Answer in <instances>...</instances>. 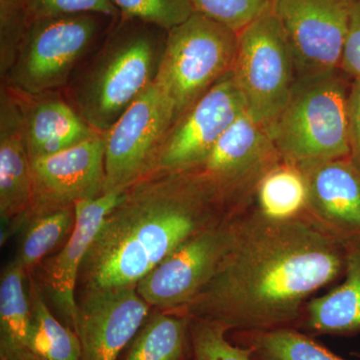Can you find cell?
I'll return each mask as SVG.
<instances>
[{
    "mask_svg": "<svg viewBox=\"0 0 360 360\" xmlns=\"http://www.w3.org/2000/svg\"><path fill=\"white\" fill-rule=\"evenodd\" d=\"M18 94L30 161L56 155L103 134L87 124L60 91L37 96Z\"/></svg>",
    "mask_w": 360,
    "mask_h": 360,
    "instance_id": "cell-18",
    "label": "cell"
},
{
    "mask_svg": "<svg viewBox=\"0 0 360 360\" xmlns=\"http://www.w3.org/2000/svg\"><path fill=\"white\" fill-rule=\"evenodd\" d=\"M32 272L28 274V295L32 309L30 350L35 360H82V345L77 333L52 314L44 290Z\"/></svg>",
    "mask_w": 360,
    "mask_h": 360,
    "instance_id": "cell-21",
    "label": "cell"
},
{
    "mask_svg": "<svg viewBox=\"0 0 360 360\" xmlns=\"http://www.w3.org/2000/svg\"><path fill=\"white\" fill-rule=\"evenodd\" d=\"M75 219V207H68L28 219L20 232V245L14 262L27 274L32 272L51 251L70 238Z\"/></svg>",
    "mask_w": 360,
    "mask_h": 360,
    "instance_id": "cell-24",
    "label": "cell"
},
{
    "mask_svg": "<svg viewBox=\"0 0 360 360\" xmlns=\"http://www.w3.org/2000/svg\"><path fill=\"white\" fill-rule=\"evenodd\" d=\"M150 309L136 286L82 291L75 326L82 360H117Z\"/></svg>",
    "mask_w": 360,
    "mask_h": 360,
    "instance_id": "cell-14",
    "label": "cell"
},
{
    "mask_svg": "<svg viewBox=\"0 0 360 360\" xmlns=\"http://www.w3.org/2000/svg\"><path fill=\"white\" fill-rule=\"evenodd\" d=\"M105 18L82 13L32 21L2 82L28 96L65 89L78 66L91 53Z\"/></svg>",
    "mask_w": 360,
    "mask_h": 360,
    "instance_id": "cell-6",
    "label": "cell"
},
{
    "mask_svg": "<svg viewBox=\"0 0 360 360\" xmlns=\"http://www.w3.org/2000/svg\"><path fill=\"white\" fill-rule=\"evenodd\" d=\"M269 132L245 112L198 167L234 212L252 205L262 179L283 162Z\"/></svg>",
    "mask_w": 360,
    "mask_h": 360,
    "instance_id": "cell-9",
    "label": "cell"
},
{
    "mask_svg": "<svg viewBox=\"0 0 360 360\" xmlns=\"http://www.w3.org/2000/svg\"><path fill=\"white\" fill-rule=\"evenodd\" d=\"M0 360H1V359H0Z\"/></svg>",
    "mask_w": 360,
    "mask_h": 360,
    "instance_id": "cell-34",
    "label": "cell"
},
{
    "mask_svg": "<svg viewBox=\"0 0 360 360\" xmlns=\"http://www.w3.org/2000/svg\"><path fill=\"white\" fill-rule=\"evenodd\" d=\"M354 0H272L297 78L340 68Z\"/></svg>",
    "mask_w": 360,
    "mask_h": 360,
    "instance_id": "cell-10",
    "label": "cell"
},
{
    "mask_svg": "<svg viewBox=\"0 0 360 360\" xmlns=\"http://www.w3.org/2000/svg\"><path fill=\"white\" fill-rule=\"evenodd\" d=\"M123 20H136L169 32L194 13L189 0H111Z\"/></svg>",
    "mask_w": 360,
    "mask_h": 360,
    "instance_id": "cell-26",
    "label": "cell"
},
{
    "mask_svg": "<svg viewBox=\"0 0 360 360\" xmlns=\"http://www.w3.org/2000/svg\"><path fill=\"white\" fill-rule=\"evenodd\" d=\"M194 13L202 14L238 33L252 22L272 0H189Z\"/></svg>",
    "mask_w": 360,
    "mask_h": 360,
    "instance_id": "cell-28",
    "label": "cell"
},
{
    "mask_svg": "<svg viewBox=\"0 0 360 360\" xmlns=\"http://www.w3.org/2000/svg\"><path fill=\"white\" fill-rule=\"evenodd\" d=\"M189 328L186 315L158 310L148 315L124 360H186Z\"/></svg>",
    "mask_w": 360,
    "mask_h": 360,
    "instance_id": "cell-22",
    "label": "cell"
},
{
    "mask_svg": "<svg viewBox=\"0 0 360 360\" xmlns=\"http://www.w3.org/2000/svg\"><path fill=\"white\" fill-rule=\"evenodd\" d=\"M245 112V99L232 71H229L167 132L155 170H184L198 167L207 158L221 135Z\"/></svg>",
    "mask_w": 360,
    "mask_h": 360,
    "instance_id": "cell-13",
    "label": "cell"
},
{
    "mask_svg": "<svg viewBox=\"0 0 360 360\" xmlns=\"http://www.w3.org/2000/svg\"><path fill=\"white\" fill-rule=\"evenodd\" d=\"M307 186L300 168L283 161L258 184L255 205L266 217L290 219L307 210Z\"/></svg>",
    "mask_w": 360,
    "mask_h": 360,
    "instance_id": "cell-23",
    "label": "cell"
},
{
    "mask_svg": "<svg viewBox=\"0 0 360 360\" xmlns=\"http://www.w3.org/2000/svg\"><path fill=\"white\" fill-rule=\"evenodd\" d=\"M116 28L78 66L63 89L77 115L105 134L155 82L165 51L156 26L141 22Z\"/></svg>",
    "mask_w": 360,
    "mask_h": 360,
    "instance_id": "cell-3",
    "label": "cell"
},
{
    "mask_svg": "<svg viewBox=\"0 0 360 360\" xmlns=\"http://www.w3.org/2000/svg\"><path fill=\"white\" fill-rule=\"evenodd\" d=\"M189 329L194 360H255L251 347L232 345L220 324L191 319Z\"/></svg>",
    "mask_w": 360,
    "mask_h": 360,
    "instance_id": "cell-27",
    "label": "cell"
},
{
    "mask_svg": "<svg viewBox=\"0 0 360 360\" xmlns=\"http://www.w3.org/2000/svg\"><path fill=\"white\" fill-rule=\"evenodd\" d=\"M174 113L155 82L137 97L105 134L103 193L125 191L155 172Z\"/></svg>",
    "mask_w": 360,
    "mask_h": 360,
    "instance_id": "cell-8",
    "label": "cell"
},
{
    "mask_svg": "<svg viewBox=\"0 0 360 360\" xmlns=\"http://www.w3.org/2000/svg\"><path fill=\"white\" fill-rule=\"evenodd\" d=\"M345 264V240L307 212L274 219L252 203L234 217L210 281L176 314L245 333L293 328L312 296L342 279Z\"/></svg>",
    "mask_w": 360,
    "mask_h": 360,
    "instance_id": "cell-1",
    "label": "cell"
},
{
    "mask_svg": "<svg viewBox=\"0 0 360 360\" xmlns=\"http://www.w3.org/2000/svg\"><path fill=\"white\" fill-rule=\"evenodd\" d=\"M352 82L340 70L297 78L290 101L266 130L283 161L302 170L350 158Z\"/></svg>",
    "mask_w": 360,
    "mask_h": 360,
    "instance_id": "cell-4",
    "label": "cell"
},
{
    "mask_svg": "<svg viewBox=\"0 0 360 360\" xmlns=\"http://www.w3.org/2000/svg\"><path fill=\"white\" fill-rule=\"evenodd\" d=\"M32 200V161L26 146L22 106L18 92L4 84L0 89L1 245L20 232Z\"/></svg>",
    "mask_w": 360,
    "mask_h": 360,
    "instance_id": "cell-16",
    "label": "cell"
},
{
    "mask_svg": "<svg viewBox=\"0 0 360 360\" xmlns=\"http://www.w3.org/2000/svg\"><path fill=\"white\" fill-rule=\"evenodd\" d=\"M245 335L255 360H345L297 329L281 328Z\"/></svg>",
    "mask_w": 360,
    "mask_h": 360,
    "instance_id": "cell-25",
    "label": "cell"
},
{
    "mask_svg": "<svg viewBox=\"0 0 360 360\" xmlns=\"http://www.w3.org/2000/svg\"><path fill=\"white\" fill-rule=\"evenodd\" d=\"M28 25V0H0V73L13 65Z\"/></svg>",
    "mask_w": 360,
    "mask_h": 360,
    "instance_id": "cell-29",
    "label": "cell"
},
{
    "mask_svg": "<svg viewBox=\"0 0 360 360\" xmlns=\"http://www.w3.org/2000/svg\"><path fill=\"white\" fill-rule=\"evenodd\" d=\"M127 191V189H125ZM125 191L105 193L75 205V225L60 251L45 258L34 274L45 297L53 305L66 326L75 331L77 302L75 290L80 269L90 246L96 239L104 219L124 195Z\"/></svg>",
    "mask_w": 360,
    "mask_h": 360,
    "instance_id": "cell-15",
    "label": "cell"
},
{
    "mask_svg": "<svg viewBox=\"0 0 360 360\" xmlns=\"http://www.w3.org/2000/svg\"><path fill=\"white\" fill-rule=\"evenodd\" d=\"M105 134L32 161V200L20 225L44 213L98 198L105 184ZM18 232V233H20Z\"/></svg>",
    "mask_w": 360,
    "mask_h": 360,
    "instance_id": "cell-12",
    "label": "cell"
},
{
    "mask_svg": "<svg viewBox=\"0 0 360 360\" xmlns=\"http://www.w3.org/2000/svg\"><path fill=\"white\" fill-rule=\"evenodd\" d=\"M236 214L187 241L139 281L137 292L149 307L176 312L195 297L231 245Z\"/></svg>",
    "mask_w": 360,
    "mask_h": 360,
    "instance_id": "cell-11",
    "label": "cell"
},
{
    "mask_svg": "<svg viewBox=\"0 0 360 360\" xmlns=\"http://www.w3.org/2000/svg\"><path fill=\"white\" fill-rule=\"evenodd\" d=\"M352 356L355 357V359L360 360V352H352Z\"/></svg>",
    "mask_w": 360,
    "mask_h": 360,
    "instance_id": "cell-33",
    "label": "cell"
},
{
    "mask_svg": "<svg viewBox=\"0 0 360 360\" xmlns=\"http://www.w3.org/2000/svg\"><path fill=\"white\" fill-rule=\"evenodd\" d=\"M94 13L115 18L120 15L111 0H28V23L70 14Z\"/></svg>",
    "mask_w": 360,
    "mask_h": 360,
    "instance_id": "cell-30",
    "label": "cell"
},
{
    "mask_svg": "<svg viewBox=\"0 0 360 360\" xmlns=\"http://www.w3.org/2000/svg\"><path fill=\"white\" fill-rule=\"evenodd\" d=\"M350 158L360 169V79H352L348 96Z\"/></svg>",
    "mask_w": 360,
    "mask_h": 360,
    "instance_id": "cell-32",
    "label": "cell"
},
{
    "mask_svg": "<svg viewBox=\"0 0 360 360\" xmlns=\"http://www.w3.org/2000/svg\"><path fill=\"white\" fill-rule=\"evenodd\" d=\"M28 274L14 260L0 278V359L35 360L30 350Z\"/></svg>",
    "mask_w": 360,
    "mask_h": 360,
    "instance_id": "cell-20",
    "label": "cell"
},
{
    "mask_svg": "<svg viewBox=\"0 0 360 360\" xmlns=\"http://www.w3.org/2000/svg\"><path fill=\"white\" fill-rule=\"evenodd\" d=\"M347 264L341 283L311 298L303 310L302 326L314 335L360 333V236L345 240Z\"/></svg>",
    "mask_w": 360,
    "mask_h": 360,
    "instance_id": "cell-19",
    "label": "cell"
},
{
    "mask_svg": "<svg viewBox=\"0 0 360 360\" xmlns=\"http://www.w3.org/2000/svg\"><path fill=\"white\" fill-rule=\"evenodd\" d=\"M236 213L198 168L155 170L104 219L82 265L80 288L136 286L180 246Z\"/></svg>",
    "mask_w": 360,
    "mask_h": 360,
    "instance_id": "cell-2",
    "label": "cell"
},
{
    "mask_svg": "<svg viewBox=\"0 0 360 360\" xmlns=\"http://www.w3.org/2000/svg\"><path fill=\"white\" fill-rule=\"evenodd\" d=\"M238 45V32L198 13L167 32L155 82L174 123L231 71Z\"/></svg>",
    "mask_w": 360,
    "mask_h": 360,
    "instance_id": "cell-5",
    "label": "cell"
},
{
    "mask_svg": "<svg viewBox=\"0 0 360 360\" xmlns=\"http://www.w3.org/2000/svg\"><path fill=\"white\" fill-rule=\"evenodd\" d=\"M231 71L246 113L267 130L285 108L297 82L290 45L271 4L238 33Z\"/></svg>",
    "mask_w": 360,
    "mask_h": 360,
    "instance_id": "cell-7",
    "label": "cell"
},
{
    "mask_svg": "<svg viewBox=\"0 0 360 360\" xmlns=\"http://www.w3.org/2000/svg\"><path fill=\"white\" fill-rule=\"evenodd\" d=\"M350 79H360V0H354L340 68Z\"/></svg>",
    "mask_w": 360,
    "mask_h": 360,
    "instance_id": "cell-31",
    "label": "cell"
},
{
    "mask_svg": "<svg viewBox=\"0 0 360 360\" xmlns=\"http://www.w3.org/2000/svg\"><path fill=\"white\" fill-rule=\"evenodd\" d=\"M302 172L305 212L343 240L360 236V169L352 158L326 161Z\"/></svg>",
    "mask_w": 360,
    "mask_h": 360,
    "instance_id": "cell-17",
    "label": "cell"
}]
</instances>
